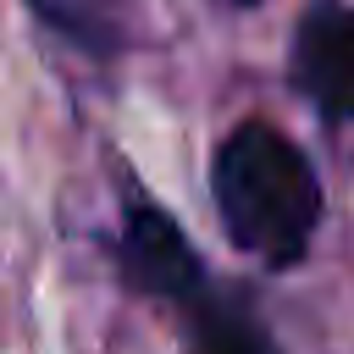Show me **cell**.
<instances>
[{
	"label": "cell",
	"mask_w": 354,
	"mask_h": 354,
	"mask_svg": "<svg viewBox=\"0 0 354 354\" xmlns=\"http://www.w3.org/2000/svg\"><path fill=\"white\" fill-rule=\"evenodd\" d=\"M210 194L238 249L260 254L266 266L304 260L321 221V183L299 155V144H288V133H277L271 122L232 127L227 144L216 149Z\"/></svg>",
	"instance_id": "obj_1"
},
{
	"label": "cell",
	"mask_w": 354,
	"mask_h": 354,
	"mask_svg": "<svg viewBox=\"0 0 354 354\" xmlns=\"http://www.w3.org/2000/svg\"><path fill=\"white\" fill-rule=\"evenodd\" d=\"M116 254H122V277H127V288H138V293H149V299H177V304H199V299H205L199 254L188 249L183 227H177L166 210H155V205H133Z\"/></svg>",
	"instance_id": "obj_2"
},
{
	"label": "cell",
	"mask_w": 354,
	"mask_h": 354,
	"mask_svg": "<svg viewBox=\"0 0 354 354\" xmlns=\"http://www.w3.org/2000/svg\"><path fill=\"white\" fill-rule=\"evenodd\" d=\"M293 77L321 116L354 122V6L315 0L293 39Z\"/></svg>",
	"instance_id": "obj_3"
},
{
	"label": "cell",
	"mask_w": 354,
	"mask_h": 354,
	"mask_svg": "<svg viewBox=\"0 0 354 354\" xmlns=\"http://www.w3.org/2000/svg\"><path fill=\"white\" fill-rule=\"evenodd\" d=\"M194 310V354H282L271 343V332L232 299H199Z\"/></svg>",
	"instance_id": "obj_4"
},
{
	"label": "cell",
	"mask_w": 354,
	"mask_h": 354,
	"mask_svg": "<svg viewBox=\"0 0 354 354\" xmlns=\"http://www.w3.org/2000/svg\"><path fill=\"white\" fill-rule=\"evenodd\" d=\"M50 22H61V28H72V33H83V39H100V22H94V6L100 0H33Z\"/></svg>",
	"instance_id": "obj_5"
},
{
	"label": "cell",
	"mask_w": 354,
	"mask_h": 354,
	"mask_svg": "<svg viewBox=\"0 0 354 354\" xmlns=\"http://www.w3.org/2000/svg\"><path fill=\"white\" fill-rule=\"evenodd\" d=\"M238 6H254V0H238Z\"/></svg>",
	"instance_id": "obj_6"
}]
</instances>
